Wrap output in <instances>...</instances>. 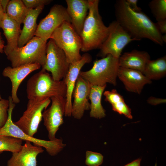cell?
<instances>
[{
	"label": "cell",
	"instance_id": "25",
	"mask_svg": "<svg viewBox=\"0 0 166 166\" xmlns=\"http://www.w3.org/2000/svg\"><path fill=\"white\" fill-rule=\"evenodd\" d=\"M29 9L22 0H11L7 6L6 14L20 26L23 23Z\"/></svg>",
	"mask_w": 166,
	"mask_h": 166
},
{
	"label": "cell",
	"instance_id": "37",
	"mask_svg": "<svg viewBox=\"0 0 166 166\" xmlns=\"http://www.w3.org/2000/svg\"><path fill=\"white\" fill-rule=\"evenodd\" d=\"M5 14L0 4V28H1L2 21Z\"/></svg>",
	"mask_w": 166,
	"mask_h": 166
},
{
	"label": "cell",
	"instance_id": "34",
	"mask_svg": "<svg viewBox=\"0 0 166 166\" xmlns=\"http://www.w3.org/2000/svg\"><path fill=\"white\" fill-rule=\"evenodd\" d=\"M10 0H0V4L5 13H6L7 6Z\"/></svg>",
	"mask_w": 166,
	"mask_h": 166
},
{
	"label": "cell",
	"instance_id": "7",
	"mask_svg": "<svg viewBox=\"0 0 166 166\" xmlns=\"http://www.w3.org/2000/svg\"><path fill=\"white\" fill-rule=\"evenodd\" d=\"M50 39L64 52L70 64L81 58L80 51L82 46V40L70 22H64L54 31Z\"/></svg>",
	"mask_w": 166,
	"mask_h": 166
},
{
	"label": "cell",
	"instance_id": "17",
	"mask_svg": "<svg viewBox=\"0 0 166 166\" xmlns=\"http://www.w3.org/2000/svg\"><path fill=\"white\" fill-rule=\"evenodd\" d=\"M44 151L42 147L26 141L20 151L12 153L7 161V166H37V156Z\"/></svg>",
	"mask_w": 166,
	"mask_h": 166
},
{
	"label": "cell",
	"instance_id": "19",
	"mask_svg": "<svg viewBox=\"0 0 166 166\" xmlns=\"http://www.w3.org/2000/svg\"><path fill=\"white\" fill-rule=\"evenodd\" d=\"M1 28L7 41L3 50V52L7 56L18 47V41L21 30L20 26L9 17L6 13L4 14Z\"/></svg>",
	"mask_w": 166,
	"mask_h": 166
},
{
	"label": "cell",
	"instance_id": "15",
	"mask_svg": "<svg viewBox=\"0 0 166 166\" xmlns=\"http://www.w3.org/2000/svg\"><path fill=\"white\" fill-rule=\"evenodd\" d=\"M41 66L38 64H30L15 67L8 66L3 70V76L10 79L12 84L11 97L12 102L18 103L20 100L17 96V91L24 79L32 72L40 69Z\"/></svg>",
	"mask_w": 166,
	"mask_h": 166
},
{
	"label": "cell",
	"instance_id": "28",
	"mask_svg": "<svg viewBox=\"0 0 166 166\" xmlns=\"http://www.w3.org/2000/svg\"><path fill=\"white\" fill-rule=\"evenodd\" d=\"M103 159L104 156L100 153L89 150L85 152V163L87 166H99Z\"/></svg>",
	"mask_w": 166,
	"mask_h": 166
},
{
	"label": "cell",
	"instance_id": "30",
	"mask_svg": "<svg viewBox=\"0 0 166 166\" xmlns=\"http://www.w3.org/2000/svg\"><path fill=\"white\" fill-rule=\"evenodd\" d=\"M23 3L28 9H34L49 4L51 0H22Z\"/></svg>",
	"mask_w": 166,
	"mask_h": 166
},
{
	"label": "cell",
	"instance_id": "18",
	"mask_svg": "<svg viewBox=\"0 0 166 166\" xmlns=\"http://www.w3.org/2000/svg\"><path fill=\"white\" fill-rule=\"evenodd\" d=\"M67 12L73 28L80 36L89 10V0H66Z\"/></svg>",
	"mask_w": 166,
	"mask_h": 166
},
{
	"label": "cell",
	"instance_id": "21",
	"mask_svg": "<svg viewBox=\"0 0 166 166\" xmlns=\"http://www.w3.org/2000/svg\"><path fill=\"white\" fill-rule=\"evenodd\" d=\"M150 59V55L147 52L134 49L121 55L119 58V64L120 67L137 70L143 73L146 62Z\"/></svg>",
	"mask_w": 166,
	"mask_h": 166
},
{
	"label": "cell",
	"instance_id": "3",
	"mask_svg": "<svg viewBox=\"0 0 166 166\" xmlns=\"http://www.w3.org/2000/svg\"><path fill=\"white\" fill-rule=\"evenodd\" d=\"M26 92L28 100L41 101L56 96L65 98L66 87L64 79L55 80L48 72L41 69L28 80Z\"/></svg>",
	"mask_w": 166,
	"mask_h": 166
},
{
	"label": "cell",
	"instance_id": "12",
	"mask_svg": "<svg viewBox=\"0 0 166 166\" xmlns=\"http://www.w3.org/2000/svg\"><path fill=\"white\" fill-rule=\"evenodd\" d=\"M65 22L71 23L66 8L61 5L55 4L50 8L48 14L40 21L34 36L47 41L54 31Z\"/></svg>",
	"mask_w": 166,
	"mask_h": 166
},
{
	"label": "cell",
	"instance_id": "1",
	"mask_svg": "<svg viewBox=\"0 0 166 166\" xmlns=\"http://www.w3.org/2000/svg\"><path fill=\"white\" fill-rule=\"evenodd\" d=\"M114 7L116 21L132 38L137 41L147 38L163 45L162 35L156 23L145 14L133 10L125 0L117 1Z\"/></svg>",
	"mask_w": 166,
	"mask_h": 166
},
{
	"label": "cell",
	"instance_id": "11",
	"mask_svg": "<svg viewBox=\"0 0 166 166\" xmlns=\"http://www.w3.org/2000/svg\"><path fill=\"white\" fill-rule=\"evenodd\" d=\"M50 99L51 105L44 110L42 117L44 125L48 132V138L49 140H52L57 138L56 134L60 126L64 123L66 99L61 96H54Z\"/></svg>",
	"mask_w": 166,
	"mask_h": 166
},
{
	"label": "cell",
	"instance_id": "6",
	"mask_svg": "<svg viewBox=\"0 0 166 166\" xmlns=\"http://www.w3.org/2000/svg\"><path fill=\"white\" fill-rule=\"evenodd\" d=\"M9 106L8 109V117L4 125L0 128V135L11 136L20 139L22 140L29 141L34 145L44 148L50 155L53 156L58 154L65 147L66 144L63 142L62 138L54 140L40 139L27 135L17 126L12 121L13 111L15 107L10 96L8 97Z\"/></svg>",
	"mask_w": 166,
	"mask_h": 166
},
{
	"label": "cell",
	"instance_id": "29",
	"mask_svg": "<svg viewBox=\"0 0 166 166\" xmlns=\"http://www.w3.org/2000/svg\"><path fill=\"white\" fill-rule=\"evenodd\" d=\"M9 106L8 99L0 100V128L4 125L7 120Z\"/></svg>",
	"mask_w": 166,
	"mask_h": 166
},
{
	"label": "cell",
	"instance_id": "5",
	"mask_svg": "<svg viewBox=\"0 0 166 166\" xmlns=\"http://www.w3.org/2000/svg\"><path fill=\"white\" fill-rule=\"evenodd\" d=\"M47 42L34 36L24 46L12 51L6 56L11 67L35 63L43 66L46 59Z\"/></svg>",
	"mask_w": 166,
	"mask_h": 166
},
{
	"label": "cell",
	"instance_id": "32",
	"mask_svg": "<svg viewBox=\"0 0 166 166\" xmlns=\"http://www.w3.org/2000/svg\"><path fill=\"white\" fill-rule=\"evenodd\" d=\"M155 23L159 30L162 35L166 34V19L157 21Z\"/></svg>",
	"mask_w": 166,
	"mask_h": 166
},
{
	"label": "cell",
	"instance_id": "36",
	"mask_svg": "<svg viewBox=\"0 0 166 166\" xmlns=\"http://www.w3.org/2000/svg\"><path fill=\"white\" fill-rule=\"evenodd\" d=\"M5 42L3 39L1 35V33L0 32V53H2L3 52Z\"/></svg>",
	"mask_w": 166,
	"mask_h": 166
},
{
	"label": "cell",
	"instance_id": "10",
	"mask_svg": "<svg viewBox=\"0 0 166 166\" xmlns=\"http://www.w3.org/2000/svg\"><path fill=\"white\" fill-rule=\"evenodd\" d=\"M69 65L64 52L50 39L47 43L45 63L42 69L50 72L53 78L58 81L65 78Z\"/></svg>",
	"mask_w": 166,
	"mask_h": 166
},
{
	"label": "cell",
	"instance_id": "14",
	"mask_svg": "<svg viewBox=\"0 0 166 166\" xmlns=\"http://www.w3.org/2000/svg\"><path fill=\"white\" fill-rule=\"evenodd\" d=\"M92 60L91 56L88 53H85L82 55L81 59L70 64L68 71L63 79L66 87L65 114V117L71 116L73 93L81 70L85 64L90 63Z\"/></svg>",
	"mask_w": 166,
	"mask_h": 166
},
{
	"label": "cell",
	"instance_id": "26",
	"mask_svg": "<svg viewBox=\"0 0 166 166\" xmlns=\"http://www.w3.org/2000/svg\"><path fill=\"white\" fill-rule=\"evenodd\" d=\"M22 141L14 137L0 135V155L6 151L12 153L19 152L22 148Z\"/></svg>",
	"mask_w": 166,
	"mask_h": 166
},
{
	"label": "cell",
	"instance_id": "24",
	"mask_svg": "<svg viewBox=\"0 0 166 166\" xmlns=\"http://www.w3.org/2000/svg\"><path fill=\"white\" fill-rule=\"evenodd\" d=\"M105 100L110 103L112 109L120 114H123L127 118L132 119L131 109L125 103L122 96L115 89L104 92Z\"/></svg>",
	"mask_w": 166,
	"mask_h": 166
},
{
	"label": "cell",
	"instance_id": "9",
	"mask_svg": "<svg viewBox=\"0 0 166 166\" xmlns=\"http://www.w3.org/2000/svg\"><path fill=\"white\" fill-rule=\"evenodd\" d=\"M51 102L50 98L41 101L28 100L26 110L14 123L25 133L33 137L42 120L43 111Z\"/></svg>",
	"mask_w": 166,
	"mask_h": 166
},
{
	"label": "cell",
	"instance_id": "31",
	"mask_svg": "<svg viewBox=\"0 0 166 166\" xmlns=\"http://www.w3.org/2000/svg\"><path fill=\"white\" fill-rule=\"evenodd\" d=\"M166 99L156 98L153 97H151L147 100V102L152 105H156L158 104L166 103Z\"/></svg>",
	"mask_w": 166,
	"mask_h": 166
},
{
	"label": "cell",
	"instance_id": "4",
	"mask_svg": "<svg viewBox=\"0 0 166 166\" xmlns=\"http://www.w3.org/2000/svg\"><path fill=\"white\" fill-rule=\"evenodd\" d=\"M119 67V59L109 54L94 61L90 69L81 71L79 75L91 85L103 86L109 83L116 86Z\"/></svg>",
	"mask_w": 166,
	"mask_h": 166
},
{
	"label": "cell",
	"instance_id": "2",
	"mask_svg": "<svg viewBox=\"0 0 166 166\" xmlns=\"http://www.w3.org/2000/svg\"><path fill=\"white\" fill-rule=\"evenodd\" d=\"M89 10L80 36L82 44L81 51L87 52L99 49L107 38L108 27L103 23L100 15L99 0H89Z\"/></svg>",
	"mask_w": 166,
	"mask_h": 166
},
{
	"label": "cell",
	"instance_id": "20",
	"mask_svg": "<svg viewBox=\"0 0 166 166\" xmlns=\"http://www.w3.org/2000/svg\"><path fill=\"white\" fill-rule=\"evenodd\" d=\"M44 6H42L34 9H29L23 22V26L18 41V47L24 46L34 36L38 26L37 19Z\"/></svg>",
	"mask_w": 166,
	"mask_h": 166
},
{
	"label": "cell",
	"instance_id": "33",
	"mask_svg": "<svg viewBox=\"0 0 166 166\" xmlns=\"http://www.w3.org/2000/svg\"><path fill=\"white\" fill-rule=\"evenodd\" d=\"M126 2L133 10L140 12L141 11V9L138 7L137 5V2L138 1L137 0H125Z\"/></svg>",
	"mask_w": 166,
	"mask_h": 166
},
{
	"label": "cell",
	"instance_id": "35",
	"mask_svg": "<svg viewBox=\"0 0 166 166\" xmlns=\"http://www.w3.org/2000/svg\"><path fill=\"white\" fill-rule=\"evenodd\" d=\"M141 161V159L139 158L124 166H140Z\"/></svg>",
	"mask_w": 166,
	"mask_h": 166
},
{
	"label": "cell",
	"instance_id": "27",
	"mask_svg": "<svg viewBox=\"0 0 166 166\" xmlns=\"http://www.w3.org/2000/svg\"><path fill=\"white\" fill-rule=\"evenodd\" d=\"M148 6L157 22L166 19V0H152Z\"/></svg>",
	"mask_w": 166,
	"mask_h": 166
},
{
	"label": "cell",
	"instance_id": "39",
	"mask_svg": "<svg viewBox=\"0 0 166 166\" xmlns=\"http://www.w3.org/2000/svg\"><path fill=\"white\" fill-rule=\"evenodd\" d=\"M2 97H1V95L0 94V100H1L2 99Z\"/></svg>",
	"mask_w": 166,
	"mask_h": 166
},
{
	"label": "cell",
	"instance_id": "22",
	"mask_svg": "<svg viewBox=\"0 0 166 166\" xmlns=\"http://www.w3.org/2000/svg\"><path fill=\"white\" fill-rule=\"evenodd\" d=\"M107 85L103 86L91 85L89 96L90 101V117L97 119L104 118L106 116L105 110L101 104V97Z\"/></svg>",
	"mask_w": 166,
	"mask_h": 166
},
{
	"label": "cell",
	"instance_id": "16",
	"mask_svg": "<svg viewBox=\"0 0 166 166\" xmlns=\"http://www.w3.org/2000/svg\"><path fill=\"white\" fill-rule=\"evenodd\" d=\"M117 77L127 91L139 94L145 85L152 83V81L140 71L120 67L118 70Z\"/></svg>",
	"mask_w": 166,
	"mask_h": 166
},
{
	"label": "cell",
	"instance_id": "38",
	"mask_svg": "<svg viewBox=\"0 0 166 166\" xmlns=\"http://www.w3.org/2000/svg\"><path fill=\"white\" fill-rule=\"evenodd\" d=\"M162 39L164 43L166 42V34H162Z\"/></svg>",
	"mask_w": 166,
	"mask_h": 166
},
{
	"label": "cell",
	"instance_id": "8",
	"mask_svg": "<svg viewBox=\"0 0 166 166\" xmlns=\"http://www.w3.org/2000/svg\"><path fill=\"white\" fill-rule=\"evenodd\" d=\"M108 27V36L99 48L97 56L103 58L110 54L119 59L123 49L127 44L137 40L132 38L116 20L110 23Z\"/></svg>",
	"mask_w": 166,
	"mask_h": 166
},
{
	"label": "cell",
	"instance_id": "13",
	"mask_svg": "<svg viewBox=\"0 0 166 166\" xmlns=\"http://www.w3.org/2000/svg\"><path fill=\"white\" fill-rule=\"evenodd\" d=\"M91 85L79 75L73 93L74 100L72 104L71 116L80 120L85 112L89 110V96Z\"/></svg>",
	"mask_w": 166,
	"mask_h": 166
},
{
	"label": "cell",
	"instance_id": "23",
	"mask_svg": "<svg viewBox=\"0 0 166 166\" xmlns=\"http://www.w3.org/2000/svg\"><path fill=\"white\" fill-rule=\"evenodd\" d=\"M143 74L150 80H157L166 75V56L154 60H148Z\"/></svg>",
	"mask_w": 166,
	"mask_h": 166
}]
</instances>
